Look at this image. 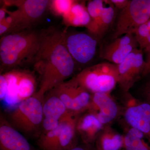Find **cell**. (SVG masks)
<instances>
[{
	"label": "cell",
	"instance_id": "obj_26",
	"mask_svg": "<svg viewBox=\"0 0 150 150\" xmlns=\"http://www.w3.org/2000/svg\"><path fill=\"white\" fill-rule=\"evenodd\" d=\"M108 3L114 5L117 8L121 9V10L125 8L128 6L129 1L128 0H110L107 1Z\"/></svg>",
	"mask_w": 150,
	"mask_h": 150
},
{
	"label": "cell",
	"instance_id": "obj_25",
	"mask_svg": "<svg viewBox=\"0 0 150 150\" xmlns=\"http://www.w3.org/2000/svg\"><path fill=\"white\" fill-rule=\"evenodd\" d=\"M146 23L140 25L134 34L136 40L142 50L146 49L148 37L150 33L149 30Z\"/></svg>",
	"mask_w": 150,
	"mask_h": 150
},
{
	"label": "cell",
	"instance_id": "obj_14",
	"mask_svg": "<svg viewBox=\"0 0 150 150\" xmlns=\"http://www.w3.org/2000/svg\"><path fill=\"white\" fill-rule=\"evenodd\" d=\"M1 122L0 150H37L10 123Z\"/></svg>",
	"mask_w": 150,
	"mask_h": 150
},
{
	"label": "cell",
	"instance_id": "obj_12",
	"mask_svg": "<svg viewBox=\"0 0 150 150\" xmlns=\"http://www.w3.org/2000/svg\"><path fill=\"white\" fill-rule=\"evenodd\" d=\"M138 45L134 34H126L116 38L106 46L103 52V58L110 63L119 64Z\"/></svg>",
	"mask_w": 150,
	"mask_h": 150
},
{
	"label": "cell",
	"instance_id": "obj_23",
	"mask_svg": "<svg viewBox=\"0 0 150 150\" xmlns=\"http://www.w3.org/2000/svg\"><path fill=\"white\" fill-rule=\"evenodd\" d=\"M115 16V11L112 6L104 7L98 23L97 37L101 38L112 23Z\"/></svg>",
	"mask_w": 150,
	"mask_h": 150
},
{
	"label": "cell",
	"instance_id": "obj_8",
	"mask_svg": "<svg viewBox=\"0 0 150 150\" xmlns=\"http://www.w3.org/2000/svg\"><path fill=\"white\" fill-rule=\"evenodd\" d=\"M142 49H134L126 59L117 65L118 84L121 89L129 91L139 80L146 66Z\"/></svg>",
	"mask_w": 150,
	"mask_h": 150
},
{
	"label": "cell",
	"instance_id": "obj_5",
	"mask_svg": "<svg viewBox=\"0 0 150 150\" xmlns=\"http://www.w3.org/2000/svg\"><path fill=\"white\" fill-rule=\"evenodd\" d=\"M150 19V0H131L121 10L113 35L115 39L127 34H135L140 25Z\"/></svg>",
	"mask_w": 150,
	"mask_h": 150
},
{
	"label": "cell",
	"instance_id": "obj_31",
	"mask_svg": "<svg viewBox=\"0 0 150 150\" xmlns=\"http://www.w3.org/2000/svg\"><path fill=\"white\" fill-rule=\"evenodd\" d=\"M7 13V10L5 7L0 9V22L3 21L6 18V15Z\"/></svg>",
	"mask_w": 150,
	"mask_h": 150
},
{
	"label": "cell",
	"instance_id": "obj_10",
	"mask_svg": "<svg viewBox=\"0 0 150 150\" xmlns=\"http://www.w3.org/2000/svg\"><path fill=\"white\" fill-rule=\"evenodd\" d=\"M87 109L96 115L103 125L113 121L119 112L118 105L110 96V93H93Z\"/></svg>",
	"mask_w": 150,
	"mask_h": 150
},
{
	"label": "cell",
	"instance_id": "obj_11",
	"mask_svg": "<svg viewBox=\"0 0 150 150\" xmlns=\"http://www.w3.org/2000/svg\"><path fill=\"white\" fill-rule=\"evenodd\" d=\"M124 118L131 128L139 130L150 143V105L145 102L128 104Z\"/></svg>",
	"mask_w": 150,
	"mask_h": 150
},
{
	"label": "cell",
	"instance_id": "obj_3",
	"mask_svg": "<svg viewBox=\"0 0 150 150\" xmlns=\"http://www.w3.org/2000/svg\"><path fill=\"white\" fill-rule=\"evenodd\" d=\"M75 77L90 93H110L118 83L117 65L99 63L84 69Z\"/></svg>",
	"mask_w": 150,
	"mask_h": 150
},
{
	"label": "cell",
	"instance_id": "obj_20",
	"mask_svg": "<svg viewBox=\"0 0 150 150\" xmlns=\"http://www.w3.org/2000/svg\"><path fill=\"white\" fill-rule=\"evenodd\" d=\"M124 150H150V143L142 132L130 128L124 136Z\"/></svg>",
	"mask_w": 150,
	"mask_h": 150
},
{
	"label": "cell",
	"instance_id": "obj_7",
	"mask_svg": "<svg viewBox=\"0 0 150 150\" xmlns=\"http://www.w3.org/2000/svg\"><path fill=\"white\" fill-rule=\"evenodd\" d=\"M64 104L67 110L78 113L87 109L91 100L90 93L74 77L51 91Z\"/></svg>",
	"mask_w": 150,
	"mask_h": 150
},
{
	"label": "cell",
	"instance_id": "obj_17",
	"mask_svg": "<svg viewBox=\"0 0 150 150\" xmlns=\"http://www.w3.org/2000/svg\"><path fill=\"white\" fill-rule=\"evenodd\" d=\"M93 145L97 150H123L124 137L110 127H105L98 134Z\"/></svg>",
	"mask_w": 150,
	"mask_h": 150
},
{
	"label": "cell",
	"instance_id": "obj_9",
	"mask_svg": "<svg viewBox=\"0 0 150 150\" xmlns=\"http://www.w3.org/2000/svg\"><path fill=\"white\" fill-rule=\"evenodd\" d=\"M65 42L69 53L75 62L87 64L93 59L96 53L97 41L92 35L76 33L66 35Z\"/></svg>",
	"mask_w": 150,
	"mask_h": 150
},
{
	"label": "cell",
	"instance_id": "obj_19",
	"mask_svg": "<svg viewBox=\"0 0 150 150\" xmlns=\"http://www.w3.org/2000/svg\"><path fill=\"white\" fill-rule=\"evenodd\" d=\"M36 81L34 75L29 72L23 71L17 91L18 104L33 96L36 93Z\"/></svg>",
	"mask_w": 150,
	"mask_h": 150
},
{
	"label": "cell",
	"instance_id": "obj_16",
	"mask_svg": "<svg viewBox=\"0 0 150 150\" xmlns=\"http://www.w3.org/2000/svg\"><path fill=\"white\" fill-rule=\"evenodd\" d=\"M78 114L68 110L61 119L62 129L57 150H69L78 145L75 137Z\"/></svg>",
	"mask_w": 150,
	"mask_h": 150
},
{
	"label": "cell",
	"instance_id": "obj_30",
	"mask_svg": "<svg viewBox=\"0 0 150 150\" xmlns=\"http://www.w3.org/2000/svg\"><path fill=\"white\" fill-rule=\"evenodd\" d=\"M146 63V66L142 76H146L150 74V52Z\"/></svg>",
	"mask_w": 150,
	"mask_h": 150
},
{
	"label": "cell",
	"instance_id": "obj_28",
	"mask_svg": "<svg viewBox=\"0 0 150 150\" xmlns=\"http://www.w3.org/2000/svg\"><path fill=\"white\" fill-rule=\"evenodd\" d=\"M11 29V26L4 22H0V35H2Z\"/></svg>",
	"mask_w": 150,
	"mask_h": 150
},
{
	"label": "cell",
	"instance_id": "obj_1",
	"mask_svg": "<svg viewBox=\"0 0 150 150\" xmlns=\"http://www.w3.org/2000/svg\"><path fill=\"white\" fill-rule=\"evenodd\" d=\"M30 63L41 77L34 95L43 102L45 93L65 81L74 71L75 62L66 47L65 33L54 28L40 33L39 49Z\"/></svg>",
	"mask_w": 150,
	"mask_h": 150
},
{
	"label": "cell",
	"instance_id": "obj_6",
	"mask_svg": "<svg viewBox=\"0 0 150 150\" xmlns=\"http://www.w3.org/2000/svg\"><path fill=\"white\" fill-rule=\"evenodd\" d=\"M48 0H25L8 1L5 2L7 6L14 5L18 9L7 13L12 17L13 23L12 29L14 32L24 30L28 28L33 23L41 18L50 4Z\"/></svg>",
	"mask_w": 150,
	"mask_h": 150
},
{
	"label": "cell",
	"instance_id": "obj_24",
	"mask_svg": "<svg viewBox=\"0 0 150 150\" xmlns=\"http://www.w3.org/2000/svg\"><path fill=\"white\" fill-rule=\"evenodd\" d=\"M75 1L73 0H54L50 1V7L56 15L62 17L69 12Z\"/></svg>",
	"mask_w": 150,
	"mask_h": 150
},
{
	"label": "cell",
	"instance_id": "obj_22",
	"mask_svg": "<svg viewBox=\"0 0 150 150\" xmlns=\"http://www.w3.org/2000/svg\"><path fill=\"white\" fill-rule=\"evenodd\" d=\"M23 71L12 70L4 73L8 85V91L5 101L9 105L18 104L17 97L18 84Z\"/></svg>",
	"mask_w": 150,
	"mask_h": 150
},
{
	"label": "cell",
	"instance_id": "obj_29",
	"mask_svg": "<svg viewBox=\"0 0 150 150\" xmlns=\"http://www.w3.org/2000/svg\"><path fill=\"white\" fill-rule=\"evenodd\" d=\"M146 102L150 105V80L148 82L145 88Z\"/></svg>",
	"mask_w": 150,
	"mask_h": 150
},
{
	"label": "cell",
	"instance_id": "obj_13",
	"mask_svg": "<svg viewBox=\"0 0 150 150\" xmlns=\"http://www.w3.org/2000/svg\"><path fill=\"white\" fill-rule=\"evenodd\" d=\"M68 110L61 99L51 92V96L43 103L42 126L45 132L57 128Z\"/></svg>",
	"mask_w": 150,
	"mask_h": 150
},
{
	"label": "cell",
	"instance_id": "obj_21",
	"mask_svg": "<svg viewBox=\"0 0 150 150\" xmlns=\"http://www.w3.org/2000/svg\"><path fill=\"white\" fill-rule=\"evenodd\" d=\"M104 3L105 1L102 0H93L89 1L87 6L91 21L86 28L93 36L97 37V35L98 23L105 7Z\"/></svg>",
	"mask_w": 150,
	"mask_h": 150
},
{
	"label": "cell",
	"instance_id": "obj_2",
	"mask_svg": "<svg viewBox=\"0 0 150 150\" xmlns=\"http://www.w3.org/2000/svg\"><path fill=\"white\" fill-rule=\"evenodd\" d=\"M40 42V33L23 30L3 36L0 42L1 66L11 69L31 62Z\"/></svg>",
	"mask_w": 150,
	"mask_h": 150
},
{
	"label": "cell",
	"instance_id": "obj_18",
	"mask_svg": "<svg viewBox=\"0 0 150 150\" xmlns=\"http://www.w3.org/2000/svg\"><path fill=\"white\" fill-rule=\"evenodd\" d=\"M63 21L68 26H86L91 21L87 8L82 2L75 1L68 13L63 17Z\"/></svg>",
	"mask_w": 150,
	"mask_h": 150
},
{
	"label": "cell",
	"instance_id": "obj_4",
	"mask_svg": "<svg viewBox=\"0 0 150 150\" xmlns=\"http://www.w3.org/2000/svg\"><path fill=\"white\" fill-rule=\"evenodd\" d=\"M43 101L35 95L20 103L8 115L10 124L24 134H34L42 126Z\"/></svg>",
	"mask_w": 150,
	"mask_h": 150
},
{
	"label": "cell",
	"instance_id": "obj_27",
	"mask_svg": "<svg viewBox=\"0 0 150 150\" xmlns=\"http://www.w3.org/2000/svg\"><path fill=\"white\" fill-rule=\"evenodd\" d=\"M69 150H97L93 144H84L81 145H77Z\"/></svg>",
	"mask_w": 150,
	"mask_h": 150
},
{
	"label": "cell",
	"instance_id": "obj_32",
	"mask_svg": "<svg viewBox=\"0 0 150 150\" xmlns=\"http://www.w3.org/2000/svg\"><path fill=\"white\" fill-rule=\"evenodd\" d=\"M123 150H124V149H123Z\"/></svg>",
	"mask_w": 150,
	"mask_h": 150
},
{
	"label": "cell",
	"instance_id": "obj_15",
	"mask_svg": "<svg viewBox=\"0 0 150 150\" xmlns=\"http://www.w3.org/2000/svg\"><path fill=\"white\" fill-rule=\"evenodd\" d=\"M104 128L96 115L89 112L78 118L76 130L84 144H93L98 134Z\"/></svg>",
	"mask_w": 150,
	"mask_h": 150
}]
</instances>
